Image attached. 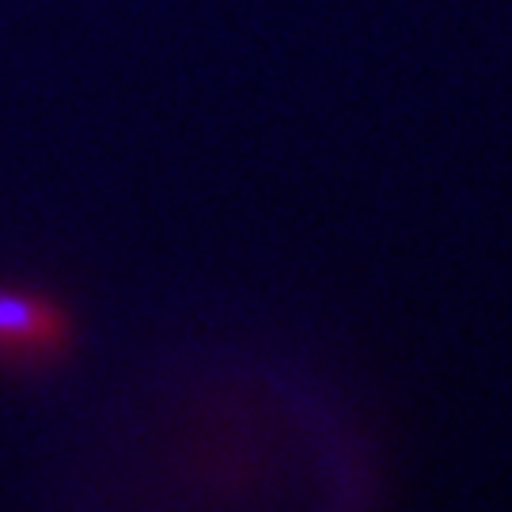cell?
<instances>
[{"label":"cell","instance_id":"obj_1","mask_svg":"<svg viewBox=\"0 0 512 512\" xmlns=\"http://www.w3.org/2000/svg\"><path fill=\"white\" fill-rule=\"evenodd\" d=\"M69 315L50 296L0 289V353L4 357H54L69 346Z\"/></svg>","mask_w":512,"mask_h":512}]
</instances>
